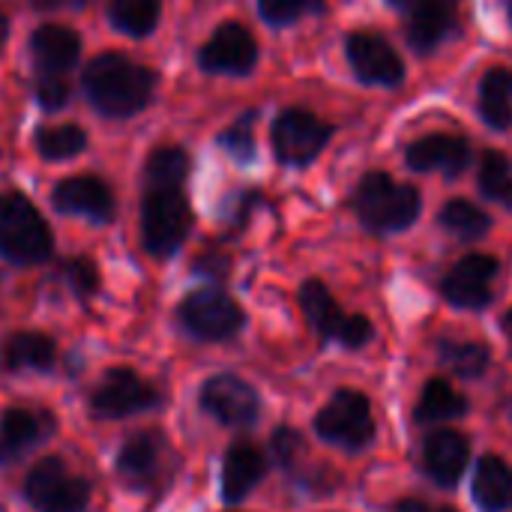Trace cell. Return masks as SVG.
Instances as JSON below:
<instances>
[{
    "label": "cell",
    "mask_w": 512,
    "mask_h": 512,
    "mask_svg": "<svg viewBox=\"0 0 512 512\" xmlns=\"http://www.w3.org/2000/svg\"><path fill=\"white\" fill-rule=\"evenodd\" d=\"M153 90L156 72L120 54H102L84 69V93L105 117L126 120L144 111L153 99Z\"/></svg>",
    "instance_id": "obj_1"
},
{
    "label": "cell",
    "mask_w": 512,
    "mask_h": 512,
    "mask_svg": "<svg viewBox=\"0 0 512 512\" xmlns=\"http://www.w3.org/2000/svg\"><path fill=\"white\" fill-rule=\"evenodd\" d=\"M360 222L369 231L378 234H393V231H405L420 219L423 210V198L414 186L393 180L384 171H369L363 174V180L354 189L351 198Z\"/></svg>",
    "instance_id": "obj_2"
},
{
    "label": "cell",
    "mask_w": 512,
    "mask_h": 512,
    "mask_svg": "<svg viewBox=\"0 0 512 512\" xmlns=\"http://www.w3.org/2000/svg\"><path fill=\"white\" fill-rule=\"evenodd\" d=\"M51 228L21 192H0V255L12 264H42L51 255Z\"/></svg>",
    "instance_id": "obj_3"
},
{
    "label": "cell",
    "mask_w": 512,
    "mask_h": 512,
    "mask_svg": "<svg viewBox=\"0 0 512 512\" xmlns=\"http://www.w3.org/2000/svg\"><path fill=\"white\" fill-rule=\"evenodd\" d=\"M192 231V207L180 186L147 189L141 201V243L150 255H174Z\"/></svg>",
    "instance_id": "obj_4"
},
{
    "label": "cell",
    "mask_w": 512,
    "mask_h": 512,
    "mask_svg": "<svg viewBox=\"0 0 512 512\" xmlns=\"http://www.w3.org/2000/svg\"><path fill=\"white\" fill-rule=\"evenodd\" d=\"M315 432L342 450H363L375 438L372 405L357 390H339L315 417Z\"/></svg>",
    "instance_id": "obj_5"
},
{
    "label": "cell",
    "mask_w": 512,
    "mask_h": 512,
    "mask_svg": "<svg viewBox=\"0 0 512 512\" xmlns=\"http://www.w3.org/2000/svg\"><path fill=\"white\" fill-rule=\"evenodd\" d=\"M300 306L324 342H339L345 348H363L372 339V321L363 315H345L336 306L327 285L318 279H309L300 288Z\"/></svg>",
    "instance_id": "obj_6"
},
{
    "label": "cell",
    "mask_w": 512,
    "mask_h": 512,
    "mask_svg": "<svg viewBox=\"0 0 512 512\" xmlns=\"http://www.w3.org/2000/svg\"><path fill=\"white\" fill-rule=\"evenodd\" d=\"M24 498L36 512H84L90 486L60 459H42L24 480Z\"/></svg>",
    "instance_id": "obj_7"
},
{
    "label": "cell",
    "mask_w": 512,
    "mask_h": 512,
    "mask_svg": "<svg viewBox=\"0 0 512 512\" xmlns=\"http://www.w3.org/2000/svg\"><path fill=\"white\" fill-rule=\"evenodd\" d=\"M330 135H333V126L324 123L318 114L306 108H288L276 117L270 141H273V153L279 162L303 168L321 156Z\"/></svg>",
    "instance_id": "obj_8"
},
{
    "label": "cell",
    "mask_w": 512,
    "mask_h": 512,
    "mask_svg": "<svg viewBox=\"0 0 512 512\" xmlns=\"http://www.w3.org/2000/svg\"><path fill=\"white\" fill-rule=\"evenodd\" d=\"M180 324L195 339L222 342V339H231V336H237L243 330L246 315L237 306V300H231L225 291L201 288V291H192L180 303Z\"/></svg>",
    "instance_id": "obj_9"
},
{
    "label": "cell",
    "mask_w": 512,
    "mask_h": 512,
    "mask_svg": "<svg viewBox=\"0 0 512 512\" xmlns=\"http://www.w3.org/2000/svg\"><path fill=\"white\" fill-rule=\"evenodd\" d=\"M159 405V393L132 369H111L90 396V411L99 420H123Z\"/></svg>",
    "instance_id": "obj_10"
},
{
    "label": "cell",
    "mask_w": 512,
    "mask_h": 512,
    "mask_svg": "<svg viewBox=\"0 0 512 512\" xmlns=\"http://www.w3.org/2000/svg\"><path fill=\"white\" fill-rule=\"evenodd\" d=\"M345 54L363 84L396 87L405 78V63H402L399 51L378 33H369V30L351 33L345 39Z\"/></svg>",
    "instance_id": "obj_11"
},
{
    "label": "cell",
    "mask_w": 512,
    "mask_h": 512,
    "mask_svg": "<svg viewBox=\"0 0 512 512\" xmlns=\"http://www.w3.org/2000/svg\"><path fill=\"white\" fill-rule=\"evenodd\" d=\"M198 63L213 75H249L258 63V42L243 24L225 21L198 51Z\"/></svg>",
    "instance_id": "obj_12"
},
{
    "label": "cell",
    "mask_w": 512,
    "mask_h": 512,
    "mask_svg": "<svg viewBox=\"0 0 512 512\" xmlns=\"http://www.w3.org/2000/svg\"><path fill=\"white\" fill-rule=\"evenodd\" d=\"M498 258L492 255H465L441 282V294L459 309H486L495 297Z\"/></svg>",
    "instance_id": "obj_13"
},
{
    "label": "cell",
    "mask_w": 512,
    "mask_h": 512,
    "mask_svg": "<svg viewBox=\"0 0 512 512\" xmlns=\"http://www.w3.org/2000/svg\"><path fill=\"white\" fill-rule=\"evenodd\" d=\"M201 408L225 426H252L258 420V393L237 375H216L201 387Z\"/></svg>",
    "instance_id": "obj_14"
},
{
    "label": "cell",
    "mask_w": 512,
    "mask_h": 512,
    "mask_svg": "<svg viewBox=\"0 0 512 512\" xmlns=\"http://www.w3.org/2000/svg\"><path fill=\"white\" fill-rule=\"evenodd\" d=\"M402 12H405V36H408L411 48L420 54L435 51L459 27L456 0H423Z\"/></svg>",
    "instance_id": "obj_15"
},
{
    "label": "cell",
    "mask_w": 512,
    "mask_h": 512,
    "mask_svg": "<svg viewBox=\"0 0 512 512\" xmlns=\"http://www.w3.org/2000/svg\"><path fill=\"white\" fill-rule=\"evenodd\" d=\"M81 54V39L72 27L42 24L30 36V57L39 78H63Z\"/></svg>",
    "instance_id": "obj_16"
},
{
    "label": "cell",
    "mask_w": 512,
    "mask_h": 512,
    "mask_svg": "<svg viewBox=\"0 0 512 512\" xmlns=\"http://www.w3.org/2000/svg\"><path fill=\"white\" fill-rule=\"evenodd\" d=\"M405 159H408V168L414 171H441L447 177H456L471 165V144L459 135L435 132V135L417 138L408 147Z\"/></svg>",
    "instance_id": "obj_17"
},
{
    "label": "cell",
    "mask_w": 512,
    "mask_h": 512,
    "mask_svg": "<svg viewBox=\"0 0 512 512\" xmlns=\"http://www.w3.org/2000/svg\"><path fill=\"white\" fill-rule=\"evenodd\" d=\"M54 207L66 216H84L93 222H108L114 216V195L99 177H69L57 183L51 195Z\"/></svg>",
    "instance_id": "obj_18"
},
{
    "label": "cell",
    "mask_w": 512,
    "mask_h": 512,
    "mask_svg": "<svg viewBox=\"0 0 512 512\" xmlns=\"http://www.w3.org/2000/svg\"><path fill=\"white\" fill-rule=\"evenodd\" d=\"M423 462H426V471L435 483L456 486L468 468V441L459 432L441 429V432L426 438Z\"/></svg>",
    "instance_id": "obj_19"
},
{
    "label": "cell",
    "mask_w": 512,
    "mask_h": 512,
    "mask_svg": "<svg viewBox=\"0 0 512 512\" xmlns=\"http://www.w3.org/2000/svg\"><path fill=\"white\" fill-rule=\"evenodd\" d=\"M267 474V459L258 447L252 444H237L231 447V453L225 456L222 465V498L228 504L243 501Z\"/></svg>",
    "instance_id": "obj_20"
},
{
    "label": "cell",
    "mask_w": 512,
    "mask_h": 512,
    "mask_svg": "<svg viewBox=\"0 0 512 512\" xmlns=\"http://www.w3.org/2000/svg\"><path fill=\"white\" fill-rule=\"evenodd\" d=\"M162 459H165L162 438L153 432H144L126 441V447L117 456V471L135 486H150L162 474Z\"/></svg>",
    "instance_id": "obj_21"
},
{
    "label": "cell",
    "mask_w": 512,
    "mask_h": 512,
    "mask_svg": "<svg viewBox=\"0 0 512 512\" xmlns=\"http://www.w3.org/2000/svg\"><path fill=\"white\" fill-rule=\"evenodd\" d=\"M474 501L483 512L512 510V468L504 459H480L474 474Z\"/></svg>",
    "instance_id": "obj_22"
},
{
    "label": "cell",
    "mask_w": 512,
    "mask_h": 512,
    "mask_svg": "<svg viewBox=\"0 0 512 512\" xmlns=\"http://www.w3.org/2000/svg\"><path fill=\"white\" fill-rule=\"evenodd\" d=\"M57 360V348L42 333H15L3 345V369L6 372H48Z\"/></svg>",
    "instance_id": "obj_23"
},
{
    "label": "cell",
    "mask_w": 512,
    "mask_h": 512,
    "mask_svg": "<svg viewBox=\"0 0 512 512\" xmlns=\"http://www.w3.org/2000/svg\"><path fill=\"white\" fill-rule=\"evenodd\" d=\"M42 438V420L33 411L12 408L0 420V465L18 462Z\"/></svg>",
    "instance_id": "obj_24"
},
{
    "label": "cell",
    "mask_w": 512,
    "mask_h": 512,
    "mask_svg": "<svg viewBox=\"0 0 512 512\" xmlns=\"http://www.w3.org/2000/svg\"><path fill=\"white\" fill-rule=\"evenodd\" d=\"M480 114L483 120L504 132L512 126V72L510 69H489L480 81Z\"/></svg>",
    "instance_id": "obj_25"
},
{
    "label": "cell",
    "mask_w": 512,
    "mask_h": 512,
    "mask_svg": "<svg viewBox=\"0 0 512 512\" xmlns=\"http://www.w3.org/2000/svg\"><path fill=\"white\" fill-rule=\"evenodd\" d=\"M468 411V402L444 381V378H435L423 387V396H420V405L414 411L417 423H444V420H453V417H462Z\"/></svg>",
    "instance_id": "obj_26"
},
{
    "label": "cell",
    "mask_w": 512,
    "mask_h": 512,
    "mask_svg": "<svg viewBox=\"0 0 512 512\" xmlns=\"http://www.w3.org/2000/svg\"><path fill=\"white\" fill-rule=\"evenodd\" d=\"M189 153L180 147H156L147 156L144 165V183L147 189H168V186H183V180L189 177Z\"/></svg>",
    "instance_id": "obj_27"
},
{
    "label": "cell",
    "mask_w": 512,
    "mask_h": 512,
    "mask_svg": "<svg viewBox=\"0 0 512 512\" xmlns=\"http://www.w3.org/2000/svg\"><path fill=\"white\" fill-rule=\"evenodd\" d=\"M159 12L162 3L159 0H111L108 3V15L111 24L129 36H147L156 30L159 24Z\"/></svg>",
    "instance_id": "obj_28"
},
{
    "label": "cell",
    "mask_w": 512,
    "mask_h": 512,
    "mask_svg": "<svg viewBox=\"0 0 512 512\" xmlns=\"http://www.w3.org/2000/svg\"><path fill=\"white\" fill-rule=\"evenodd\" d=\"M441 363L456 372L459 378H480L489 366V348L480 342H459V339H444L438 345Z\"/></svg>",
    "instance_id": "obj_29"
},
{
    "label": "cell",
    "mask_w": 512,
    "mask_h": 512,
    "mask_svg": "<svg viewBox=\"0 0 512 512\" xmlns=\"http://www.w3.org/2000/svg\"><path fill=\"white\" fill-rule=\"evenodd\" d=\"M438 222L444 225V231H450L453 237L468 240V243L486 237L489 228H492V219H489L480 207H474L471 201H450V204L441 210Z\"/></svg>",
    "instance_id": "obj_30"
},
{
    "label": "cell",
    "mask_w": 512,
    "mask_h": 512,
    "mask_svg": "<svg viewBox=\"0 0 512 512\" xmlns=\"http://www.w3.org/2000/svg\"><path fill=\"white\" fill-rule=\"evenodd\" d=\"M36 150L42 159L60 162V159H72L78 153L87 150V135L84 129L63 123V126H45L36 132Z\"/></svg>",
    "instance_id": "obj_31"
},
{
    "label": "cell",
    "mask_w": 512,
    "mask_h": 512,
    "mask_svg": "<svg viewBox=\"0 0 512 512\" xmlns=\"http://www.w3.org/2000/svg\"><path fill=\"white\" fill-rule=\"evenodd\" d=\"M480 192L489 201L512 207V165L498 150H486L480 159Z\"/></svg>",
    "instance_id": "obj_32"
},
{
    "label": "cell",
    "mask_w": 512,
    "mask_h": 512,
    "mask_svg": "<svg viewBox=\"0 0 512 512\" xmlns=\"http://www.w3.org/2000/svg\"><path fill=\"white\" fill-rule=\"evenodd\" d=\"M324 0H258V12L273 27H288L303 15L321 12Z\"/></svg>",
    "instance_id": "obj_33"
},
{
    "label": "cell",
    "mask_w": 512,
    "mask_h": 512,
    "mask_svg": "<svg viewBox=\"0 0 512 512\" xmlns=\"http://www.w3.org/2000/svg\"><path fill=\"white\" fill-rule=\"evenodd\" d=\"M255 114H243L234 126H228L219 135V144L237 159V162H249L255 156Z\"/></svg>",
    "instance_id": "obj_34"
},
{
    "label": "cell",
    "mask_w": 512,
    "mask_h": 512,
    "mask_svg": "<svg viewBox=\"0 0 512 512\" xmlns=\"http://www.w3.org/2000/svg\"><path fill=\"white\" fill-rule=\"evenodd\" d=\"M63 276H66L69 288H72L78 297H93V294H96V288H99L96 264H93V261H87V258H72V261H66Z\"/></svg>",
    "instance_id": "obj_35"
},
{
    "label": "cell",
    "mask_w": 512,
    "mask_h": 512,
    "mask_svg": "<svg viewBox=\"0 0 512 512\" xmlns=\"http://www.w3.org/2000/svg\"><path fill=\"white\" fill-rule=\"evenodd\" d=\"M36 96H39L42 108L57 111V108H63L69 102V84H66V78H39Z\"/></svg>",
    "instance_id": "obj_36"
},
{
    "label": "cell",
    "mask_w": 512,
    "mask_h": 512,
    "mask_svg": "<svg viewBox=\"0 0 512 512\" xmlns=\"http://www.w3.org/2000/svg\"><path fill=\"white\" fill-rule=\"evenodd\" d=\"M300 453V435L297 432H291V429H279L276 435H273V456L279 459V465H291L294 462V456Z\"/></svg>",
    "instance_id": "obj_37"
},
{
    "label": "cell",
    "mask_w": 512,
    "mask_h": 512,
    "mask_svg": "<svg viewBox=\"0 0 512 512\" xmlns=\"http://www.w3.org/2000/svg\"><path fill=\"white\" fill-rule=\"evenodd\" d=\"M36 9H48V12H54V9H78V6H84L87 0H30Z\"/></svg>",
    "instance_id": "obj_38"
},
{
    "label": "cell",
    "mask_w": 512,
    "mask_h": 512,
    "mask_svg": "<svg viewBox=\"0 0 512 512\" xmlns=\"http://www.w3.org/2000/svg\"><path fill=\"white\" fill-rule=\"evenodd\" d=\"M393 512H456V510H450V507H444V510H429L426 504H420V501H402L399 507Z\"/></svg>",
    "instance_id": "obj_39"
},
{
    "label": "cell",
    "mask_w": 512,
    "mask_h": 512,
    "mask_svg": "<svg viewBox=\"0 0 512 512\" xmlns=\"http://www.w3.org/2000/svg\"><path fill=\"white\" fill-rule=\"evenodd\" d=\"M6 39H9V18H6V12L0 9V51H3Z\"/></svg>",
    "instance_id": "obj_40"
},
{
    "label": "cell",
    "mask_w": 512,
    "mask_h": 512,
    "mask_svg": "<svg viewBox=\"0 0 512 512\" xmlns=\"http://www.w3.org/2000/svg\"><path fill=\"white\" fill-rule=\"evenodd\" d=\"M390 3H396L399 9H408V6H414V3H423V0H390Z\"/></svg>",
    "instance_id": "obj_41"
},
{
    "label": "cell",
    "mask_w": 512,
    "mask_h": 512,
    "mask_svg": "<svg viewBox=\"0 0 512 512\" xmlns=\"http://www.w3.org/2000/svg\"><path fill=\"white\" fill-rule=\"evenodd\" d=\"M504 330H507V336H510V342H512V309H510V315H507V321H504Z\"/></svg>",
    "instance_id": "obj_42"
},
{
    "label": "cell",
    "mask_w": 512,
    "mask_h": 512,
    "mask_svg": "<svg viewBox=\"0 0 512 512\" xmlns=\"http://www.w3.org/2000/svg\"><path fill=\"white\" fill-rule=\"evenodd\" d=\"M507 3V15H510V24H512V0H504Z\"/></svg>",
    "instance_id": "obj_43"
}]
</instances>
